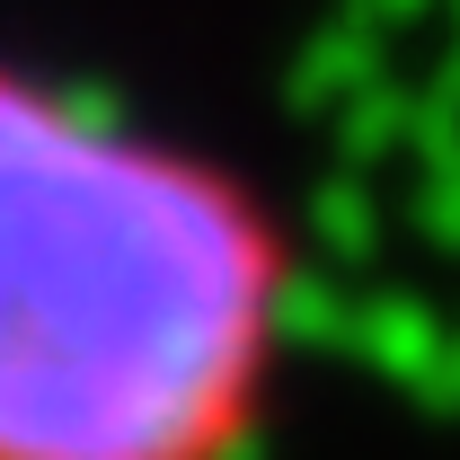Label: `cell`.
<instances>
[{
  "instance_id": "cell-1",
  "label": "cell",
  "mask_w": 460,
  "mask_h": 460,
  "mask_svg": "<svg viewBox=\"0 0 460 460\" xmlns=\"http://www.w3.org/2000/svg\"><path fill=\"white\" fill-rule=\"evenodd\" d=\"M301 337L257 177L0 45V460H248Z\"/></svg>"
}]
</instances>
